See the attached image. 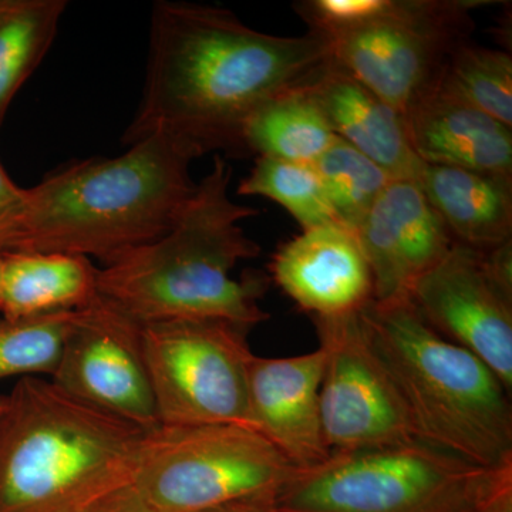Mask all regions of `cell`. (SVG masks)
Segmentation results:
<instances>
[{"mask_svg":"<svg viewBox=\"0 0 512 512\" xmlns=\"http://www.w3.org/2000/svg\"><path fill=\"white\" fill-rule=\"evenodd\" d=\"M328 63V43L311 32L268 35L227 9L157 2L143 100L123 144L168 133L202 156H247L242 130L252 111L311 82Z\"/></svg>","mask_w":512,"mask_h":512,"instance_id":"obj_1","label":"cell"},{"mask_svg":"<svg viewBox=\"0 0 512 512\" xmlns=\"http://www.w3.org/2000/svg\"><path fill=\"white\" fill-rule=\"evenodd\" d=\"M231 178L227 160L215 156L173 227L99 269V295L143 325L217 319L252 329L265 322L269 315L259 301L268 276H232L242 261L258 258L261 247L241 227L258 210L231 200Z\"/></svg>","mask_w":512,"mask_h":512,"instance_id":"obj_2","label":"cell"},{"mask_svg":"<svg viewBox=\"0 0 512 512\" xmlns=\"http://www.w3.org/2000/svg\"><path fill=\"white\" fill-rule=\"evenodd\" d=\"M201 156L173 134L154 133L119 157L63 167L28 188L6 252H56L110 264L173 227L197 188L190 168Z\"/></svg>","mask_w":512,"mask_h":512,"instance_id":"obj_3","label":"cell"},{"mask_svg":"<svg viewBox=\"0 0 512 512\" xmlns=\"http://www.w3.org/2000/svg\"><path fill=\"white\" fill-rule=\"evenodd\" d=\"M147 431L22 377L0 412V512H90L133 481Z\"/></svg>","mask_w":512,"mask_h":512,"instance_id":"obj_4","label":"cell"},{"mask_svg":"<svg viewBox=\"0 0 512 512\" xmlns=\"http://www.w3.org/2000/svg\"><path fill=\"white\" fill-rule=\"evenodd\" d=\"M360 316L414 439L480 467L512 463L511 393L483 360L431 329L409 298L372 301Z\"/></svg>","mask_w":512,"mask_h":512,"instance_id":"obj_5","label":"cell"},{"mask_svg":"<svg viewBox=\"0 0 512 512\" xmlns=\"http://www.w3.org/2000/svg\"><path fill=\"white\" fill-rule=\"evenodd\" d=\"M421 441L336 453L298 470L276 495L284 512H477L511 473Z\"/></svg>","mask_w":512,"mask_h":512,"instance_id":"obj_6","label":"cell"},{"mask_svg":"<svg viewBox=\"0 0 512 512\" xmlns=\"http://www.w3.org/2000/svg\"><path fill=\"white\" fill-rule=\"evenodd\" d=\"M296 473L248 427L160 426L147 431L128 488L151 512H212L275 500Z\"/></svg>","mask_w":512,"mask_h":512,"instance_id":"obj_7","label":"cell"},{"mask_svg":"<svg viewBox=\"0 0 512 512\" xmlns=\"http://www.w3.org/2000/svg\"><path fill=\"white\" fill-rule=\"evenodd\" d=\"M494 0H389L372 22L326 40L330 63L397 113L441 79L451 55L470 42L474 12Z\"/></svg>","mask_w":512,"mask_h":512,"instance_id":"obj_8","label":"cell"},{"mask_svg":"<svg viewBox=\"0 0 512 512\" xmlns=\"http://www.w3.org/2000/svg\"><path fill=\"white\" fill-rule=\"evenodd\" d=\"M251 329L217 319L147 323L144 352L160 426L234 424L252 429Z\"/></svg>","mask_w":512,"mask_h":512,"instance_id":"obj_9","label":"cell"},{"mask_svg":"<svg viewBox=\"0 0 512 512\" xmlns=\"http://www.w3.org/2000/svg\"><path fill=\"white\" fill-rule=\"evenodd\" d=\"M409 301L424 322L483 360L512 392V239L488 251L454 242Z\"/></svg>","mask_w":512,"mask_h":512,"instance_id":"obj_10","label":"cell"},{"mask_svg":"<svg viewBox=\"0 0 512 512\" xmlns=\"http://www.w3.org/2000/svg\"><path fill=\"white\" fill-rule=\"evenodd\" d=\"M360 311L312 318L325 352L320 419L332 454L416 440L402 397L367 339Z\"/></svg>","mask_w":512,"mask_h":512,"instance_id":"obj_11","label":"cell"},{"mask_svg":"<svg viewBox=\"0 0 512 512\" xmlns=\"http://www.w3.org/2000/svg\"><path fill=\"white\" fill-rule=\"evenodd\" d=\"M144 325L97 295L77 309L52 382L80 402L151 431L160 427Z\"/></svg>","mask_w":512,"mask_h":512,"instance_id":"obj_12","label":"cell"},{"mask_svg":"<svg viewBox=\"0 0 512 512\" xmlns=\"http://www.w3.org/2000/svg\"><path fill=\"white\" fill-rule=\"evenodd\" d=\"M355 235L372 272L373 301L379 303L409 298L413 285L454 245L414 180L390 181Z\"/></svg>","mask_w":512,"mask_h":512,"instance_id":"obj_13","label":"cell"},{"mask_svg":"<svg viewBox=\"0 0 512 512\" xmlns=\"http://www.w3.org/2000/svg\"><path fill=\"white\" fill-rule=\"evenodd\" d=\"M322 348L292 357L254 356L248 372L252 430L264 436L296 470L332 456L320 419Z\"/></svg>","mask_w":512,"mask_h":512,"instance_id":"obj_14","label":"cell"},{"mask_svg":"<svg viewBox=\"0 0 512 512\" xmlns=\"http://www.w3.org/2000/svg\"><path fill=\"white\" fill-rule=\"evenodd\" d=\"M269 275L311 318L357 312L375 299L355 231L339 222L303 229L282 244L272 255Z\"/></svg>","mask_w":512,"mask_h":512,"instance_id":"obj_15","label":"cell"},{"mask_svg":"<svg viewBox=\"0 0 512 512\" xmlns=\"http://www.w3.org/2000/svg\"><path fill=\"white\" fill-rule=\"evenodd\" d=\"M407 137L424 164L447 165L512 181V128L434 84L403 114Z\"/></svg>","mask_w":512,"mask_h":512,"instance_id":"obj_16","label":"cell"},{"mask_svg":"<svg viewBox=\"0 0 512 512\" xmlns=\"http://www.w3.org/2000/svg\"><path fill=\"white\" fill-rule=\"evenodd\" d=\"M308 89L336 137L394 180L419 181L424 163L410 146L402 114L330 60Z\"/></svg>","mask_w":512,"mask_h":512,"instance_id":"obj_17","label":"cell"},{"mask_svg":"<svg viewBox=\"0 0 512 512\" xmlns=\"http://www.w3.org/2000/svg\"><path fill=\"white\" fill-rule=\"evenodd\" d=\"M417 183L454 242L488 251L512 239V181L424 164Z\"/></svg>","mask_w":512,"mask_h":512,"instance_id":"obj_18","label":"cell"},{"mask_svg":"<svg viewBox=\"0 0 512 512\" xmlns=\"http://www.w3.org/2000/svg\"><path fill=\"white\" fill-rule=\"evenodd\" d=\"M99 269L84 256L56 252L3 254V318H33L82 309L99 295Z\"/></svg>","mask_w":512,"mask_h":512,"instance_id":"obj_19","label":"cell"},{"mask_svg":"<svg viewBox=\"0 0 512 512\" xmlns=\"http://www.w3.org/2000/svg\"><path fill=\"white\" fill-rule=\"evenodd\" d=\"M338 140L308 83L286 89L252 111L242 130L245 154L312 165Z\"/></svg>","mask_w":512,"mask_h":512,"instance_id":"obj_20","label":"cell"},{"mask_svg":"<svg viewBox=\"0 0 512 512\" xmlns=\"http://www.w3.org/2000/svg\"><path fill=\"white\" fill-rule=\"evenodd\" d=\"M64 0H0V127L55 40Z\"/></svg>","mask_w":512,"mask_h":512,"instance_id":"obj_21","label":"cell"},{"mask_svg":"<svg viewBox=\"0 0 512 512\" xmlns=\"http://www.w3.org/2000/svg\"><path fill=\"white\" fill-rule=\"evenodd\" d=\"M237 194L276 202L292 215L301 231L339 222L312 165L256 157L254 168L239 183Z\"/></svg>","mask_w":512,"mask_h":512,"instance_id":"obj_22","label":"cell"},{"mask_svg":"<svg viewBox=\"0 0 512 512\" xmlns=\"http://www.w3.org/2000/svg\"><path fill=\"white\" fill-rule=\"evenodd\" d=\"M340 224L355 231L357 225L394 178L375 161L338 140L312 164Z\"/></svg>","mask_w":512,"mask_h":512,"instance_id":"obj_23","label":"cell"},{"mask_svg":"<svg viewBox=\"0 0 512 512\" xmlns=\"http://www.w3.org/2000/svg\"><path fill=\"white\" fill-rule=\"evenodd\" d=\"M441 82L488 116L512 128V56L470 42L458 47Z\"/></svg>","mask_w":512,"mask_h":512,"instance_id":"obj_24","label":"cell"},{"mask_svg":"<svg viewBox=\"0 0 512 512\" xmlns=\"http://www.w3.org/2000/svg\"><path fill=\"white\" fill-rule=\"evenodd\" d=\"M76 311L0 320V380L55 373Z\"/></svg>","mask_w":512,"mask_h":512,"instance_id":"obj_25","label":"cell"},{"mask_svg":"<svg viewBox=\"0 0 512 512\" xmlns=\"http://www.w3.org/2000/svg\"><path fill=\"white\" fill-rule=\"evenodd\" d=\"M28 188L19 187L10 180L5 168L0 164V252L8 251L10 241L23 210H25Z\"/></svg>","mask_w":512,"mask_h":512,"instance_id":"obj_26","label":"cell"},{"mask_svg":"<svg viewBox=\"0 0 512 512\" xmlns=\"http://www.w3.org/2000/svg\"><path fill=\"white\" fill-rule=\"evenodd\" d=\"M90 512H151L134 497L130 488L114 494Z\"/></svg>","mask_w":512,"mask_h":512,"instance_id":"obj_27","label":"cell"},{"mask_svg":"<svg viewBox=\"0 0 512 512\" xmlns=\"http://www.w3.org/2000/svg\"><path fill=\"white\" fill-rule=\"evenodd\" d=\"M212 512H284L276 507L275 500H255L247 503L229 505Z\"/></svg>","mask_w":512,"mask_h":512,"instance_id":"obj_28","label":"cell"},{"mask_svg":"<svg viewBox=\"0 0 512 512\" xmlns=\"http://www.w3.org/2000/svg\"><path fill=\"white\" fill-rule=\"evenodd\" d=\"M2 272H3V254L0 252V306H2Z\"/></svg>","mask_w":512,"mask_h":512,"instance_id":"obj_29","label":"cell"},{"mask_svg":"<svg viewBox=\"0 0 512 512\" xmlns=\"http://www.w3.org/2000/svg\"><path fill=\"white\" fill-rule=\"evenodd\" d=\"M6 396H0V412H2L3 407H5Z\"/></svg>","mask_w":512,"mask_h":512,"instance_id":"obj_30","label":"cell"}]
</instances>
